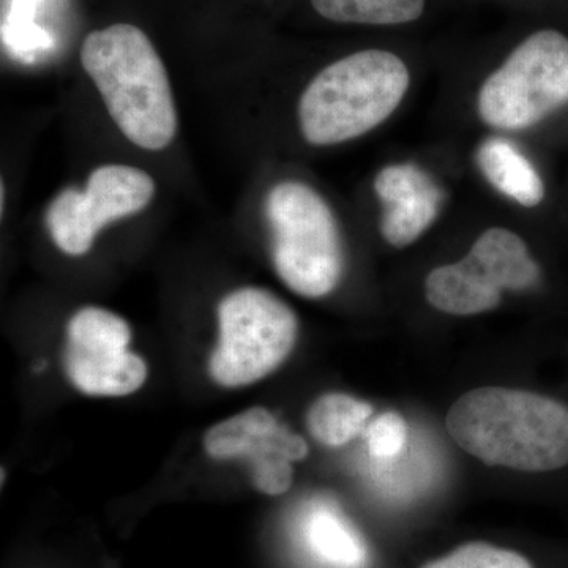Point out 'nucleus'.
<instances>
[{
  "label": "nucleus",
  "instance_id": "f257e3e1",
  "mask_svg": "<svg viewBox=\"0 0 568 568\" xmlns=\"http://www.w3.org/2000/svg\"><path fill=\"white\" fill-rule=\"evenodd\" d=\"M447 429L485 465L548 473L568 465V407L548 396L480 387L459 396Z\"/></svg>",
  "mask_w": 568,
  "mask_h": 568
},
{
  "label": "nucleus",
  "instance_id": "f03ea898",
  "mask_svg": "<svg viewBox=\"0 0 568 568\" xmlns=\"http://www.w3.org/2000/svg\"><path fill=\"white\" fill-rule=\"evenodd\" d=\"M81 63L126 140L162 151L178 132L170 78L152 41L136 26L112 24L85 37Z\"/></svg>",
  "mask_w": 568,
  "mask_h": 568
},
{
  "label": "nucleus",
  "instance_id": "7ed1b4c3",
  "mask_svg": "<svg viewBox=\"0 0 568 568\" xmlns=\"http://www.w3.org/2000/svg\"><path fill=\"white\" fill-rule=\"evenodd\" d=\"M409 84V69L392 51L372 48L338 59L302 93V134L313 145L364 136L394 114Z\"/></svg>",
  "mask_w": 568,
  "mask_h": 568
},
{
  "label": "nucleus",
  "instance_id": "20e7f679",
  "mask_svg": "<svg viewBox=\"0 0 568 568\" xmlns=\"http://www.w3.org/2000/svg\"><path fill=\"white\" fill-rule=\"evenodd\" d=\"M265 213L283 283L308 298L331 294L342 276L343 252L334 213L323 196L305 183L282 182L268 193Z\"/></svg>",
  "mask_w": 568,
  "mask_h": 568
},
{
  "label": "nucleus",
  "instance_id": "39448f33",
  "mask_svg": "<svg viewBox=\"0 0 568 568\" xmlns=\"http://www.w3.org/2000/svg\"><path fill=\"white\" fill-rule=\"evenodd\" d=\"M568 104V36L540 29L519 41L478 93L481 121L525 130Z\"/></svg>",
  "mask_w": 568,
  "mask_h": 568
},
{
  "label": "nucleus",
  "instance_id": "423d86ee",
  "mask_svg": "<svg viewBox=\"0 0 568 568\" xmlns=\"http://www.w3.org/2000/svg\"><path fill=\"white\" fill-rule=\"evenodd\" d=\"M220 343L211 373L224 387L250 386L275 372L297 339V317L282 298L260 287H244L219 308Z\"/></svg>",
  "mask_w": 568,
  "mask_h": 568
},
{
  "label": "nucleus",
  "instance_id": "0eeeda50",
  "mask_svg": "<svg viewBox=\"0 0 568 568\" xmlns=\"http://www.w3.org/2000/svg\"><path fill=\"white\" fill-rule=\"evenodd\" d=\"M155 182L148 173L125 164H106L93 171L84 192L63 190L47 212L52 241L70 256L91 250L108 223L133 215L151 203Z\"/></svg>",
  "mask_w": 568,
  "mask_h": 568
},
{
  "label": "nucleus",
  "instance_id": "6e6552de",
  "mask_svg": "<svg viewBox=\"0 0 568 568\" xmlns=\"http://www.w3.org/2000/svg\"><path fill=\"white\" fill-rule=\"evenodd\" d=\"M130 338L129 324L106 310L89 306L71 317L65 368L73 386L95 396L136 392L148 377V366L126 351Z\"/></svg>",
  "mask_w": 568,
  "mask_h": 568
},
{
  "label": "nucleus",
  "instance_id": "1a4fd4ad",
  "mask_svg": "<svg viewBox=\"0 0 568 568\" xmlns=\"http://www.w3.org/2000/svg\"><path fill=\"white\" fill-rule=\"evenodd\" d=\"M204 447L215 459H248L254 487L271 496L291 488L293 463L308 455L304 437L291 433L264 407H252L212 426Z\"/></svg>",
  "mask_w": 568,
  "mask_h": 568
},
{
  "label": "nucleus",
  "instance_id": "9d476101",
  "mask_svg": "<svg viewBox=\"0 0 568 568\" xmlns=\"http://www.w3.org/2000/svg\"><path fill=\"white\" fill-rule=\"evenodd\" d=\"M375 192L384 204L381 233L387 244L405 248L435 223L443 192L416 164H390L376 175Z\"/></svg>",
  "mask_w": 568,
  "mask_h": 568
},
{
  "label": "nucleus",
  "instance_id": "9b49d317",
  "mask_svg": "<svg viewBox=\"0 0 568 568\" xmlns=\"http://www.w3.org/2000/svg\"><path fill=\"white\" fill-rule=\"evenodd\" d=\"M425 295L429 305L454 316L491 312L503 298V293L467 257L429 272Z\"/></svg>",
  "mask_w": 568,
  "mask_h": 568
},
{
  "label": "nucleus",
  "instance_id": "f8f14e48",
  "mask_svg": "<svg viewBox=\"0 0 568 568\" xmlns=\"http://www.w3.org/2000/svg\"><path fill=\"white\" fill-rule=\"evenodd\" d=\"M467 257L500 293L530 290L540 282V267L530 256L528 245L504 227L485 231Z\"/></svg>",
  "mask_w": 568,
  "mask_h": 568
},
{
  "label": "nucleus",
  "instance_id": "ddd939ff",
  "mask_svg": "<svg viewBox=\"0 0 568 568\" xmlns=\"http://www.w3.org/2000/svg\"><path fill=\"white\" fill-rule=\"evenodd\" d=\"M477 166L485 179L510 200L536 207L545 197V185L532 163L511 142L493 138L477 151Z\"/></svg>",
  "mask_w": 568,
  "mask_h": 568
},
{
  "label": "nucleus",
  "instance_id": "4468645a",
  "mask_svg": "<svg viewBox=\"0 0 568 568\" xmlns=\"http://www.w3.org/2000/svg\"><path fill=\"white\" fill-rule=\"evenodd\" d=\"M304 540L313 558L328 568H364V538L335 508L317 506L306 515Z\"/></svg>",
  "mask_w": 568,
  "mask_h": 568
},
{
  "label": "nucleus",
  "instance_id": "2eb2a0df",
  "mask_svg": "<svg viewBox=\"0 0 568 568\" xmlns=\"http://www.w3.org/2000/svg\"><path fill=\"white\" fill-rule=\"evenodd\" d=\"M324 20L338 24L405 26L420 20L426 0H310Z\"/></svg>",
  "mask_w": 568,
  "mask_h": 568
},
{
  "label": "nucleus",
  "instance_id": "dca6fc26",
  "mask_svg": "<svg viewBox=\"0 0 568 568\" xmlns=\"http://www.w3.org/2000/svg\"><path fill=\"white\" fill-rule=\"evenodd\" d=\"M372 414L373 407L368 403L345 394H327L310 407L306 424L321 444L342 447L364 432Z\"/></svg>",
  "mask_w": 568,
  "mask_h": 568
},
{
  "label": "nucleus",
  "instance_id": "f3484780",
  "mask_svg": "<svg viewBox=\"0 0 568 568\" xmlns=\"http://www.w3.org/2000/svg\"><path fill=\"white\" fill-rule=\"evenodd\" d=\"M422 568H534L528 558L511 549L474 541L462 545Z\"/></svg>",
  "mask_w": 568,
  "mask_h": 568
},
{
  "label": "nucleus",
  "instance_id": "a211bd4d",
  "mask_svg": "<svg viewBox=\"0 0 568 568\" xmlns=\"http://www.w3.org/2000/svg\"><path fill=\"white\" fill-rule=\"evenodd\" d=\"M369 455L373 458L387 462L402 454L407 440L405 418L396 413L381 414L372 422L366 432Z\"/></svg>",
  "mask_w": 568,
  "mask_h": 568
}]
</instances>
